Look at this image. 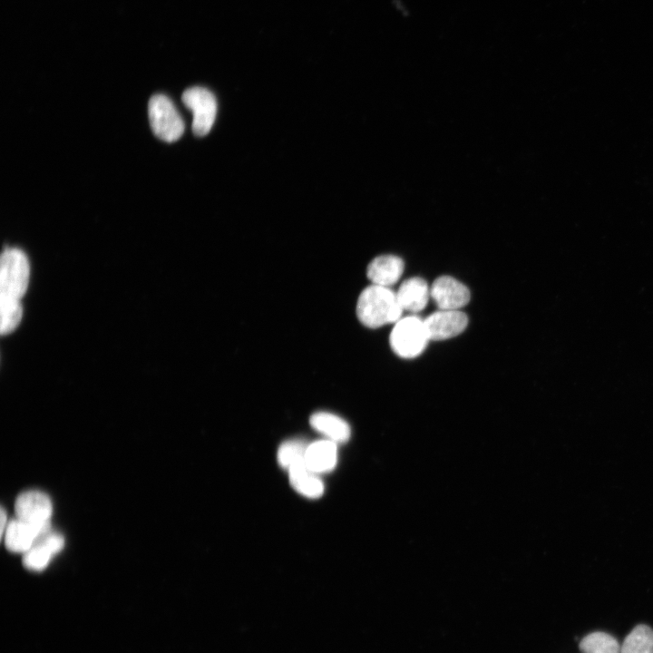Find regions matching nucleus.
<instances>
[{
  "mask_svg": "<svg viewBox=\"0 0 653 653\" xmlns=\"http://www.w3.org/2000/svg\"><path fill=\"white\" fill-rule=\"evenodd\" d=\"M404 268V264L401 258L395 255H382L369 263L366 276L372 284L390 288L399 280Z\"/></svg>",
  "mask_w": 653,
  "mask_h": 653,
  "instance_id": "nucleus-10",
  "label": "nucleus"
},
{
  "mask_svg": "<svg viewBox=\"0 0 653 653\" xmlns=\"http://www.w3.org/2000/svg\"><path fill=\"white\" fill-rule=\"evenodd\" d=\"M337 461L336 443L331 440H319L307 445L305 463L307 468L317 474L332 471Z\"/></svg>",
  "mask_w": 653,
  "mask_h": 653,
  "instance_id": "nucleus-12",
  "label": "nucleus"
},
{
  "mask_svg": "<svg viewBox=\"0 0 653 653\" xmlns=\"http://www.w3.org/2000/svg\"><path fill=\"white\" fill-rule=\"evenodd\" d=\"M54 554L41 541L24 553L23 563L30 570L40 571L47 567Z\"/></svg>",
  "mask_w": 653,
  "mask_h": 653,
  "instance_id": "nucleus-19",
  "label": "nucleus"
},
{
  "mask_svg": "<svg viewBox=\"0 0 653 653\" xmlns=\"http://www.w3.org/2000/svg\"><path fill=\"white\" fill-rule=\"evenodd\" d=\"M184 105L192 112V131L197 136H205L211 130L217 114L214 94L204 87L194 86L184 91Z\"/></svg>",
  "mask_w": 653,
  "mask_h": 653,
  "instance_id": "nucleus-5",
  "label": "nucleus"
},
{
  "mask_svg": "<svg viewBox=\"0 0 653 653\" xmlns=\"http://www.w3.org/2000/svg\"><path fill=\"white\" fill-rule=\"evenodd\" d=\"M580 649L582 653H620L618 641L604 632H593L584 637Z\"/></svg>",
  "mask_w": 653,
  "mask_h": 653,
  "instance_id": "nucleus-17",
  "label": "nucleus"
},
{
  "mask_svg": "<svg viewBox=\"0 0 653 653\" xmlns=\"http://www.w3.org/2000/svg\"><path fill=\"white\" fill-rule=\"evenodd\" d=\"M431 298L439 309L460 310L471 298L469 288L450 276L437 278L430 287Z\"/></svg>",
  "mask_w": 653,
  "mask_h": 653,
  "instance_id": "nucleus-7",
  "label": "nucleus"
},
{
  "mask_svg": "<svg viewBox=\"0 0 653 653\" xmlns=\"http://www.w3.org/2000/svg\"><path fill=\"white\" fill-rule=\"evenodd\" d=\"M429 340H445L461 334L468 325V317L461 310L439 309L424 319Z\"/></svg>",
  "mask_w": 653,
  "mask_h": 653,
  "instance_id": "nucleus-8",
  "label": "nucleus"
},
{
  "mask_svg": "<svg viewBox=\"0 0 653 653\" xmlns=\"http://www.w3.org/2000/svg\"><path fill=\"white\" fill-rule=\"evenodd\" d=\"M620 653H653V629L638 625L626 637Z\"/></svg>",
  "mask_w": 653,
  "mask_h": 653,
  "instance_id": "nucleus-15",
  "label": "nucleus"
},
{
  "mask_svg": "<svg viewBox=\"0 0 653 653\" xmlns=\"http://www.w3.org/2000/svg\"><path fill=\"white\" fill-rule=\"evenodd\" d=\"M0 331L7 335L14 331L20 324L23 308L19 299L0 295Z\"/></svg>",
  "mask_w": 653,
  "mask_h": 653,
  "instance_id": "nucleus-16",
  "label": "nucleus"
},
{
  "mask_svg": "<svg viewBox=\"0 0 653 653\" xmlns=\"http://www.w3.org/2000/svg\"><path fill=\"white\" fill-rule=\"evenodd\" d=\"M288 474L291 486L298 493L310 499L319 498L323 494V482L307 468L305 462L289 468Z\"/></svg>",
  "mask_w": 653,
  "mask_h": 653,
  "instance_id": "nucleus-14",
  "label": "nucleus"
},
{
  "mask_svg": "<svg viewBox=\"0 0 653 653\" xmlns=\"http://www.w3.org/2000/svg\"><path fill=\"white\" fill-rule=\"evenodd\" d=\"M429 341L424 320L414 315L395 323L389 336L394 353L405 359L421 355Z\"/></svg>",
  "mask_w": 653,
  "mask_h": 653,
  "instance_id": "nucleus-2",
  "label": "nucleus"
},
{
  "mask_svg": "<svg viewBox=\"0 0 653 653\" xmlns=\"http://www.w3.org/2000/svg\"><path fill=\"white\" fill-rule=\"evenodd\" d=\"M403 311L395 292L374 284L362 290L356 303L359 321L371 328L396 323L402 318Z\"/></svg>",
  "mask_w": 653,
  "mask_h": 653,
  "instance_id": "nucleus-1",
  "label": "nucleus"
},
{
  "mask_svg": "<svg viewBox=\"0 0 653 653\" xmlns=\"http://www.w3.org/2000/svg\"><path fill=\"white\" fill-rule=\"evenodd\" d=\"M7 523H6V514L5 510L1 509V536H4L5 531L6 529Z\"/></svg>",
  "mask_w": 653,
  "mask_h": 653,
  "instance_id": "nucleus-20",
  "label": "nucleus"
},
{
  "mask_svg": "<svg viewBox=\"0 0 653 653\" xmlns=\"http://www.w3.org/2000/svg\"><path fill=\"white\" fill-rule=\"evenodd\" d=\"M150 124L161 140L172 142L181 137L184 122L170 98L163 94L151 96L148 103Z\"/></svg>",
  "mask_w": 653,
  "mask_h": 653,
  "instance_id": "nucleus-4",
  "label": "nucleus"
},
{
  "mask_svg": "<svg viewBox=\"0 0 653 653\" xmlns=\"http://www.w3.org/2000/svg\"><path fill=\"white\" fill-rule=\"evenodd\" d=\"M30 275L29 261L19 249H6L1 256L0 295L21 300L25 294Z\"/></svg>",
  "mask_w": 653,
  "mask_h": 653,
  "instance_id": "nucleus-3",
  "label": "nucleus"
},
{
  "mask_svg": "<svg viewBox=\"0 0 653 653\" xmlns=\"http://www.w3.org/2000/svg\"><path fill=\"white\" fill-rule=\"evenodd\" d=\"M15 510L18 519L30 523L43 524L50 522L53 504L44 492L30 490L22 492L16 498Z\"/></svg>",
  "mask_w": 653,
  "mask_h": 653,
  "instance_id": "nucleus-9",
  "label": "nucleus"
},
{
  "mask_svg": "<svg viewBox=\"0 0 653 653\" xmlns=\"http://www.w3.org/2000/svg\"><path fill=\"white\" fill-rule=\"evenodd\" d=\"M49 531L50 522L34 524L16 518L7 522L5 544L13 552L25 553Z\"/></svg>",
  "mask_w": 653,
  "mask_h": 653,
  "instance_id": "nucleus-6",
  "label": "nucleus"
},
{
  "mask_svg": "<svg viewBox=\"0 0 653 653\" xmlns=\"http://www.w3.org/2000/svg\"><path fill=\"white\" fill-rule=\"evenodd\" d=\"M395 293L403 309L413 313L422 311L431 297L428 284L419 277L404 280Z\"/></svg>",
  "mask_w": 653,
  "mask_h": 653,
  "instance_id": "nucleus-11",
  "label": "nucleus"
},
{
  "mask_svg": "<svg viewBox=\"0 0 653 653\" xmlns=\"http://www.w3.org/2000/svg\"><path fill=\"white\" fill-rule=\"evenodd\" d=\"M308 444L301 440L284 442L278 450V462L285 469L305 462V454Z\"/></svg>",
  "mask_w": 653,
  "mask_h": 653,
  "instance_id": "nucleus-18",
  "label": "nucleus"
},
{
  "mask_svg": "<svg viewBox=\"0 0 653 653\" xmlns=\"http://www.w3.org/2000/svg\"><path fill=\"white\" fill-rule=\"evenodd\" d=\"M311 426L334 443H345L351 434L349 424L338 415L317 412L309 419Z\"/></svg>",
  "mask_w": 653,
  "mask_h": 653,
  "instance_id": "nucleus-13",
  "label": "nucleus"
}]
</instances>
